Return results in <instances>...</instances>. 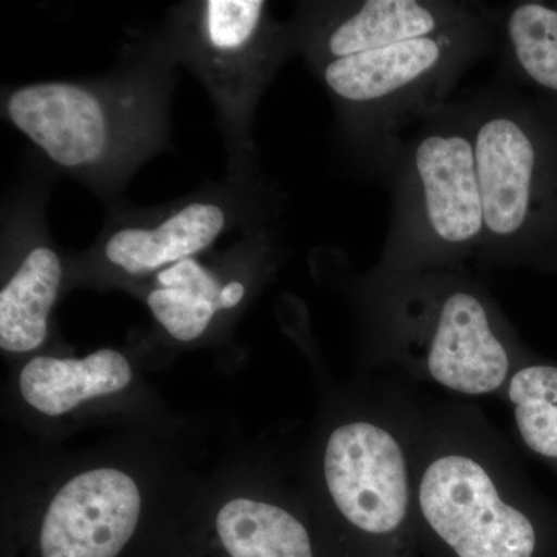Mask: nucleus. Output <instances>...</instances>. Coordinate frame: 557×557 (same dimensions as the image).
Masks as SVG:
<instances>
[{
    "label": "nucleus",
    "instance_id": "1",
    "mask_svg": "<svg viewBox=\"0 0 557 557\" xmlns=\"http://www.w3.org/2000/svg\"><path fill=\"white\" fill-rule=\"evenodd\" d=\"M392 209L380 265L401 271L458 270L482 248L483 203L474 139L463 102L417 121L379 177Z\"/></svg>",
    "mask_w": 557,
    "mask_h": 557
},
{
    "label": "nucleus",
    "instance_id": "2",
    "mask_svg": "<svg viewBox=\"0 0 557 557\" xmlns=\"http://www.w3.org/2000/svg\"><path fill=\"white\" fill-rule=\"evenodd\" d=\"M483 203L478 258L494 265L557 252V126L500 78L461 100Z\"/></svg>",
    "mask_w": 557,
    "mask_h": 557
},
{
    "label": "nucleus",
    "instance_id": "3",
    "mask_svg": "<svg viewBox=\"0 0 557 557\" xmlns=\"http://www.w3.org/2000/svg\"><path fill=\"white\" fill-rule=\"evenodd\" d=\"M496 53L493 5L437 35L321 65L362 170L379 178L410 127L449 102L472 65Z\"/></svg>",
    "mask_w": 557,
    "mask_h": 557
},
{
    "label": "nucleus",
    "instance_id": "4",
    "mask_svg": "<svg viewBox=\"0 0 557 557\" xmlns=\"http://www.w3.org/2000/svg\"><path fill=\"white\" fill-rule=\"evenodd\" d=\"M421 515L457 557H533L536 530L507 504L479 461L449 454L432 461L418 490Z\"/></svg>",
    "mask_w": 557,
    "mask_h": 557
},
{
    "label": "nucleus",
    "instance_id": "5",
    "mask_svg": "<svg viewBox=\"0 0 557 557\" xmlns=\"http://www.w3.org/2000/svg\"><path fill=\"white\" fill-rule=\"evenodd\" d=\"M324 475L336 508L358 530L384 536L405 522L408 465L386 429L369 421L335 429L325 448Z\"/></svg>",
    "mask_w": 557,
    "mask_h": 557
},
{
    "label": "nucleus",
    "instance_id": "6",
    "mask_svg": "<svg viewBox=\"0 0 557 557\" xmlns=\"http://www.w3.org/2000/svg\"><path fill=\"white\" fill-rule=\"evenodd\" d=\"M483 5L458 0H364L317 7L307 14L304 46L321 67L325 62L448 32L478 16Z\"/></svg>",
    "mask_w": 557,
    "mask_h": 557
},
{
    "label": "nucleus",
    "instance_id": "7",
    "mask_svg": "<svg viewBox=\"0 0 557 557\" xmlns=\"http://www.w3.org/2000/svg\"><path fill=\"white\" fill-rule=\"evenodd\" d=\"M139 512L141 496L131 475L113 468L83 472L47 509L42 557H116L131 541Z\"/></svg>",
    "mask_w": 557,
    "mask_h": 557
},
{
    "label": "nucleus",
    "instance_id": "8",
    "mask_svg": "<svg viewBox=\"0 0 557 557\" xmlns=\"http://www.w3.org/2000/svg\"><path fill=\"white\" fill-rule=\"evenodd\" d=\"M424 359L432 379L458 394H491L507 380L511 359L496 313L457 270H450Z\"/></svg>",
    "mask_w": 557,
    "mask_h": 557
},
{
    "label": "nucleus",
    "instance_id": "9",
    "mask_svg": "<svg viewBox=\"0 0 557 557\" xmlns=\"http://www.w3.org/2000/svg\"><path fill=\"white\" fill-rule=\"evenodd\" d=\"M7 110L11 123L60 166H89L108 149L104 108L94 94L76 84L22 87L11 94Z\"/></svg>",
    "mask_w": 557,
    "mask_h": 557
},
{
    "label": "nucleus",
    "instance_id": "10",
    "mask_svg": "<svg viewBox=\"0 0 557 557\" xmlns=\"http://www.w3.org/2000/svg\"><path fill=\"white\" fill-rule=\"evenodd\" d=\"M131 380L127 359L120 351L102 348L84 359L33 358L22 370L20 387L32 408L58 417L86 399L123 391Z\"/></svg>",
    "mask_w": 557,
    "mask_h": 557
},
{
    "label": "nucleus",
    "instance_id": "11",
    "mask_svg": "<svg viewBox=\"0 0 557 557\" xmlns=\"http://www.w3.org/2000/svg\"><path fill=\"white\" fill-rule=\"evenodd\" d=\"M225 223V212L218 205H188L156 228L116 231L106 244V258L126 273H150L203 251Z\"/></svg>",
    "mask_w": 557,
    "mask_h": 557
},
{
    "label": "nucleus",
    "instance_id": "12",
    "mask_svg": "<svg viewBox=\"0 0 557 557\" xmlns=\"http://www.w3.org/2000/svg\"><path fill=\"white\" fill-rule=\"evenodd\" d=\"M493 21L504 75L557 95V7L533 0L493 7Z\"/></svg>",
    "mask_w": 557,
    "mask_h": 557
},
{
    "label": "nucleus",
    "instance_id": "13",
    "mask_svg": "<svg viewBox=\"0 0 557 557\" xmlns=\"http://www.w3.org/2000/svg\"><path fill=\"white\" fill-rule=\"evenodd\" d=\"M62 278L53 249L38 247L0 292V347L11 354L35 350L47 336V321Z\"/></svg>",
    "mask_w": 557,
    "mask_h": 557
},
{
    "label": "nucleus",
    "instance_id": "14",
    "mask_svg": "<svg viewBox=\"0 0 557 557\" xmlns=\"http://www.w3.org/2000/svg\"><path fill=\"white\" fill-rule=\"evenodd\" d=\"M218 531L231 557H313L306 527L265 502L234 498L223 505Z\"/></svg>",
    "mask_w": 557,
    "mask_h": 557
},
{
    "label": "nucleus",
    "instance_id": "15",
    "mask_svg": "<svg viewBox=\"0 0 557 557\" xmlns=\"http://www.w3.org/2000/svg\"><path fill=\"white\" fill-rule=\"evenodd\" d=\"M508 397L528 448L557 458V368L520 369L509 383Z\"/></svg>",
    "mask_w": 557,
    "mask_h": 557
},
{
    "label": "nucleus",
    "instance_id": "16",
    "mask_svg": "<svg viewBox=\"0 0 557 557\" xmlns=\"http://www.w3.org/2000/svg\"><path fill=\"white\" fill-rule=\"evenodd\" d=\"M265 10L260 0H209L205 3L209 46L222 53L247 49L262 28Z\"/></svg>",
    "mask_w": 557,
    "mask_h": 557
},
{
    "label": "nucleus",
    "instance_id": "17",
    "mask_svg": "<svg viewBox=\"0 0 557 557\" xmlns=\"http://www.w3.org/2000/svg\"><path fill=\"white\" fill-rule=\"evenodd\" d=\"M148 306L172 338L183 343L200 338L218 311L215 304L200 296L171 288L153 289Z\"/></svg>",
    "mask_w": 557,
    "mask_h": 557
},
{
    "label": "nucleus",
    "instance_id": "18",
    "mask_svg": "<svg viewBox=\"0 0 557 557\" xmlns=\"http://www.w3.org/2000/svg\"><path fill=\"white\" fill-rule=\"evenodd\" d=\"M157 281L161 288L180 289V292L200 296V298L215 304V307H218L220 293H222L218 278L193 258L180 260L174 265L161 270Z\"/></svg>",
    "mask_w": 557,
    "mask_h": 557
},
{
    "label": "nucleus",
    "instance_id": "19",
    "mask_svg": "<svg viewBox=\"0 0 557 557\" xmlns=\"http://www.w3.org/2000/svg\"><path fill=\"white\" fill-rule=\"evenodd\" d=\"M244 296V285H242L240 282H230V284L226 285V287L222 288V293H220L218 309H233V307H236L237 304L240 302Z\"/></svg>",
    "mask_w": 557,
    "mask_h": 557
}]
</instances>
